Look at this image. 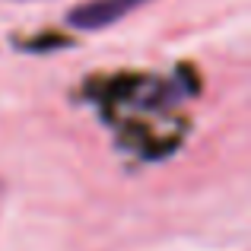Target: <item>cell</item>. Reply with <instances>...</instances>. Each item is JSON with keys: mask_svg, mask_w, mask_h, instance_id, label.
Masks as SVG:
<instances>
[{"mask_svg": "<svg viewBox=\"0 0 251 251\" xmlns=\"http://www.w3.org/2000/svg\"><path fill=\"white\" fill-rule=\"evenodd\" d=\"M143 3L147 0H86L70 13V23L76 29H105V25L124 19L127 13H134Z\"/></svg>", "mask_w": 251, "mask_h": 251, "instance_id": "obj_1", "label": "cell"}]
</instances>
